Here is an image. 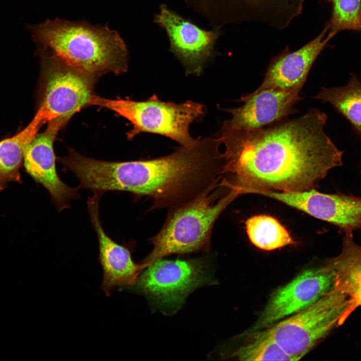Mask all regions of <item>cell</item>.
Returning a JSON list of instances; mask_svg holds the SVG:
<instances>
[{"mask_svg":"<svg viewBox=\"0 0 361 361\" xmlns=\"http://www.w3.org/2000/svg\"><path fill=\"white\" fill-rule=\"evenodd\" d=\"M43 50L96 77L128 68V52L119 34L107 26L56 19L29 26Z\"/></svg>","mask_w":361,"mask_h":361,"instance_id":"cell-3","label":"cell"},{"mask_svg":"<svg viewBox=\"0 0 361 361\" xmlns=\"http://www.w3.org/2000/svg\"><path fill=\"white\" fill-rule=\"evenodd\" d=\"M102 194L94 192L87 201L90 218L99 243V261L103 270L101 288L108 296L118 287L135 284L140 272L147 268L135 263L129 250L111 239L104 231L99 219V203Z\"/></svg>","mask_w":361,"mask_h":361,"instance_id":"cell-14","label":"cell"},{"mask_svg":"<svg viewBox=\"0 0 361 361\" xmlns=\"http://www.w3.org/2000/svg\"><path fill=\"white\" fill-rule=\"evenodd\" d=\"M41 58V102L38 109L47 121L66 124L76 112L91 105L97 77L59 57L39 50Z\"/></svg>","mask_w":361,"mask_h":361,"instance_id":"cell-7","label":"cell"},{"mask_svg":"<svg viewBox=\"0 0 361 361\" xmlns=\"http://www.w3.org/2000/svg\"><path fill=\"white\" fill-rule=\"evenodd\" d=\"M300 88L285 90L268 89L245 95L244 104L224 110L231 114L223 127L238 129H253L264 127L293 113V106L300 99Z\"/></svg>","mask_w":361,"mask_h":361,"instance_id":"cell-13","label":"cell"},{"mask_svg":"<svg viewBox=\"0 0 361 361\" xmlns=\"http://www.w3.org/2000/svg\"><path fill=\"white\" fill-rule=\"evenodd\" d=\"M344 234L340 253L325 261L334 273V287L347 297V306L339 326L361 306V246L354 241L352 233Z\"/></svg>","mask_w":361,"mask_h":361,"instance_id":"cell-16","label":"cell"},{"mask_svg":"<svg viewBox=\"0 0 361 361\" xmlns=\"http://www.w3.org/2000/svg\"><path fill=\"white\" fill-rule=\"evenodd\" d=\"M266 197L328 222L342 232L361 229V197L324 194L311 189L301 192L266 191Z\"/></svg>","mask_w":361,"mask_h":361,"instance_id":"cell-10","label":"cell"},{"mask_svg":"<svg viewBox=\"0 0 361 361\" xmlns=\"http://www.w3.org/2000/svg\"><path fill=\"white\" fill-rule=\"evenodd\" d=\"M347 303V296L334 287L299 312L254 332L273 339L298 360L339 326Z\"/></svg>","mask_w":361,"mask_h":361,"instance_id":"cell-6","label":"cell"},{"mask_svg":"<svg viewBox=\"0 0 361 361\" xmlns=\"http://www.w3.org/2000/svg\"><path fill=\"white\" fill-rule=\"evenodd\" d=\"M332 6L329 33L342 31L361 32V0H328Z\"/></svg>","mask_w":361,"mask_h":361,"instance_id":"cell-21","label":"cell"},{"mask_svg":"<svg viewBox=\"0 0 361 361\" xmlns=\"http://www.w3.org/2000/svg\"><path fill=\"white\" fill-rule=\"evenodd\" d=\"M245 228L250 242L261 250L272 251L296 243L287 230L270 216L249 218L245 222Z\"/></svg>","mask_w":361,"mask_h":361,"instance_id":"cell-19","label":"cell"},{"mask_svg":"<svg viewBox=\"0 0 361 361\" xmlns=\"http://www.w3.org/2000/svg\"><path fill=\"white\" fill-rule=\"evenodd\" d=\"M217 137H198L168 155L144 160L113 162L87 158L82 168L85 187L147 196L153 208L170 209L189 202L218 184L224 160Z\"/></svg>","mask_w":361,"mask_h":361,"instance_id":"cell-2","label":"cell"},{"mask_svg":"<svg viewBox=\"0 0 361 361\" xmlns=\"http://www.w3.org/2000/svg\"><path fill=\"white\" fill-rule=\"evenodd\" d=\"M332 37L327 24L309 43L278 57L270 64L262 83L253 92L268 89H301L315 60Z\"/></svg>","mask_w":361,"mask_h":361,"instance_id":"cell-15","label":"cell"},{"mask_svg":"<svg viewBox=\"0 0 361 361\" xmlns=\"http://www.w3.org/2000/svg\"><path fill=\"white\" fill-rule=\"evenodd\" d=\"M246 334L250 335L252 340L239 347L232 354L239 360H295L270 337L257 332Z\"/></svg>","mask_w":361,"mask_h":361,"instance_id":"cell-20","label":"cell"},{"mask_svg":"<svg viewBox=\"0 0 361 361\" xmlns=\"http://www.w3.org/2000/svg\"><path fill=\"white\" fill-rule=\"evenodd\" d=\"M221 183L195 199L170 208L160 231L150 240L152 251L141 262L147 267L171 254H185L208 251L214 225L222 212L237 197L231 189L222 196Z\"/></svg>","mask_w":361,"mask_h":361,"instance_id":"cell-4","label":"cell"},{"mask_svg":"<svg viewBox=\"0 0 361 361\" xmlns=\"http://www.w3.org/2000/svg\"><path fill=\"white\" fill-rule=\"evenodd\" d=\"M46 129L38 133L25 152L24 165L27 172L49 193L59 211L70 208V201L79 198V188L68 186L60 178L56 166L53 143L65 124L59 119L49 121Z\"/></svg>","mask_w":361,"mask_h":361,"instance_id":"cell-11","label":"cell"},{"mask_svg":"<svg viewBox=\"0 0 361 361\" xmlns=\"http://www.w3.org/2000/svg\"></svg>","mask_w":361,"mask_h":361,"instance_id":"cell-22","label":"cell"},{"mask_svg":"<svg viewBox=\"0 0 361 361\" xmlns=\"http://www.w3.org/2000/svg\"><path fill=\"white\" fill-rule=\"evenodd\" d=\"M326 114L304 115L266 128L222 127L223 178L240 195L256 190L301 192L315 189L329 171L342 164L343 151L326 134Z\"/></svg>","mask_w":361,"mask_h":361,"instance_id":"cell-1","label":"cell"},{"mask_svg":"<svg viewBox=\"0 0 361 361\" xmlns=\"http://www.w3.org/2000/svg\"><path fill=\"white\" fill-rule=\"evenodd\" d=\"M91 105L106 108L127 119L132 126L127 133L129 140L147 132L166 136L186 147L193 146L198 140L190 135V125L201 120L206 113L205 106L201 103L163 102L156 95L144 101L110 99L94 95Z\"/></svg>","mask_w":361,"mask_h":361,"instance_id":"cell-5","label":"cell"},{"mask_svg":"<svg viewBox=\"0 0 361 361\" xmlns=\"http://www.w3.org/2000/svg\"><path fill=\"white\" fill-rule=\"evenodd\" d=\"M138 277L135 288L161 308L171 312L178 309L189 294L212 281L205 260L159 259Z\"/></svg>","mask_w":361,"mask_h":361,"instance_id":"cell-8","label":"cell"},{"mask_svg":"<svg viewBox=\"0 0 361 361\" xmlns=\"http://www.w3.org/2000/svg\"><path fill=\"white\" fill-rule=\"evenodd\" d=\"M334 279L333 270L326 262L304 270L273 293L247 333L264 329L305 308L332 289Z\"/></svg>","mask_w":361,"mask_h":361,"instance_id":"cell-9","label":"cell"},{"mask_svg":"<svg viewBox=\"0 0 361 361\" xmlns=\"http://www.w3.org/2000/svg\"><path fill=\"white\" fill-rule=\"evenodd\" d=\"M155 21L167 34L171 49L184 64L188 74H199L211 57L218 36L206 31L162 6Z\"/></svg>","mask_w":361,"mask_h":361,"instance_id":"cell-12","label":"cell"},{"mask_svg":"<svg viewBox=\"0 0 361 361\" xmlns=\"http://www.w3.org/2000/svg\"><path fill=\"white\" fill-rule=\"evenodd\" d=\"M314 98L330 104L361 137V81L352 74L346 85L322 87Z\"/></svg>","mask_w":361,"mask_h":361,"instance_id":"cell-18","label":"cell"},{"mask_svg":"<svg viewBox=\"0 0 361 361\" xmlns=\"http://www.w3.org/2000/svg\"><path fill=\"white\" fill-rule=\"evenodd\" d=\"M46 120L37 111L31 122L23 130L0 141V191L12 182L20 183L19 168L28 146Z\"/></svg>","mask_w":361,"mask_h":361,"instance_id":"cell-17","label":"cell"}]
</instances>
